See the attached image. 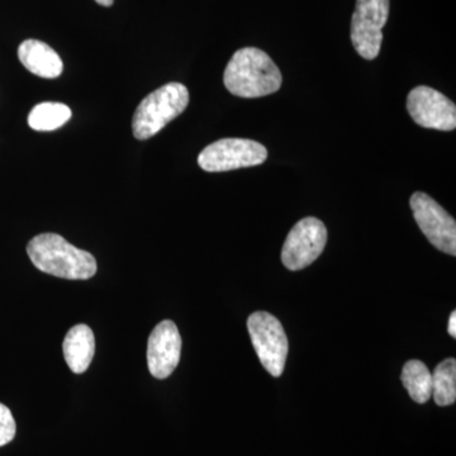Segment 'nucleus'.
Returning <instances> with one entry per match:
<instances>
[{"instance_id": "obj_5", "label": "nucleus", "mask_w": 456, "mask_h": 456, "mask_svg": "<svg viewBox=\"0 0 456 456\" xmlns=\"http://www.w3.org/2000/svg\"><path fill=\"white\" fill-rule=\"evenodd\" d=\"M268 150L246 139H222L211 143L198 156V164L208 173H224L265 163Z\"/></svg>"}, {"instance_id": "obj_16", "label": "nucleus", "mask_w": 456, "mask_h": 456, "mask_svg": "<svg viewBox=\"0 0 456 456\" xmlns=\"http://www.w3.org/2000/svg\"><path fill=\"white\" fill-rule=\"evenodd\" d=\"M16 421L11 410L0 403V446L7 445L16 436Z\"/></svg>"}, {"instance_id": "obj_10", "label": "nucleus", "mask_w": 456, "mask_h": 456, "mask_svg": "<svg viewBox=\"0 0 456 456\" xmlns=\"http://www.w3.org/2000/svg\"><path fill=\"white\" fill-rule=\"evenodd\" d=\"M182 354V338L178 327L165 320L152 330L147 342V365L156 379L170 377L178 367Z\"/></svg>"}, {"instance_id": "obj_15", "label": "nucleus", "mask_w": 456, "mask_h": 456, "mask_svg": "<svg viewBox=\"0 0 456 456\" xmlns=\"http://www.w3.org/2000/svg\"><path fill=\"white\" fill-rule=\"evenodd\" d=\"M70 118L71 110L66 104L46 102L33 108L28 116V125L35 131H55Z\"/></svg>"}, {"instance_id": "obj_12", "label": "nucleus", "mask_w": 456, "mask_h": 456, "mask_svg": "<svg viewBox=\"0 0 456 456\" xmlns=\"http://www.w3.org/2000/svg\"><path fill=\"white\" fill-rule=\"evenodd\" d=\"M66 364L75 374L88 370L95 354V338L92 329L86 325L71 327L62 342Z\"/></svg>"}, {"instance_id": "obj_9", "label": "nucleus", "mask_w": 456, "mask_h": 456, "mask_svg": "<svg viewBox=\"0 0 456 456\" xmlns=\"http://www.w3.org/2000/svg\"><path fill=\"white\" fill-rule=\"evenodd\" d=\"M407 110L421 127L437 131H452L456 127L454 102L430 86H416L407 97Z\"/></svg>"}, {"instance_id": "obj_6", "label": "nucleus", "mask_w": 456, "mask_h": 456, "mask_svg": "<svg viewBox=\"0 0 456 456\" xmlns=\"http://www.w3.org/2000/svg\"><path fill=\"white\" fill-rule=\"evenodd\" d=\"M389 16V0H356L351 20V42L362 59L374 60L379 55L383 27Z\"/></svg>"}, {"instance_id": "obj_4", "label": "nucleus", "mask_w": 456, "mask_h": 456, "mask_svg": "<svg viewBox=\"0 0 456 456\" xmlns=\"http://www.w3.org/2000/svg\"><path fill=\"white\" fill-rule=\"evenodd\" d=\"M248 330L263 367L273 377H281L289 345L278 318L268 312H255L248 317Z\"/></svg>"}, {"instance_id": "obj_17", "label": "nucleus", "mask_w": 456, "mask_h": 456, "mask_svg": "<svg viewBox=\"0 0 456 456\" xmlns=\"http://www.w3.org/2000/svg\"><path fill=\"white\" fill-rule=\"evenodd\" d=\"M449 335L452 336V338H456V312H452L450 314L449 318V326H448Z\"/></svg>"}, {"instance_id": "obj_13", "label": "nucleus", "mask_w": 456, "mask_h": 456, "mask_svg": "<svg viewBox=\"0 0 456 456\" xmlns=\"http://www.w3.org/2000/svg\"><path fill=\"white\" fill-rule=\"evenodd\" d=\"M402 383L408 395L417 403H426L432 395V375L419 360H410L404 364L401 375Z\"/></svg>"}, {"instance_id": "obj_7", "label": "nucleus", "mask_w": 456, "mask_h": 456, "mask_svg": "<svg viewBox=\"0 0 456 456\" xmlns=\"http://www.w3.org/2000/svg\"><path fill=\"white\" fill-rule=\"evenodd\" d=\"M326 244L327 228L323 222L314 217L303 218L288 233L281 261L292 272L307 268L321 256Z\"/></svg>"}, {"instance_id": "obj_11", "label": "nucleus", "mask_w": 456, "mask_h": 456, "mask_svg": "<svg viewBox=\"0 0 456 456\" xmlns=\"http://www.w3.org/2000/svg\"><path fill=\"white\" fill-rule=\"evenodd\" d=\"M18 57L29 73L44 79H56L64 70V64L59 53L42 41L22 42L18 49Z\"/></svg>"}, {"instance_id": "obj_1", "label": "nucleus", "mask_w": 456, "mask_h": 456, "mask_svg": "<svg viewBox=\"0 0 456 456\" xmlns=\"http://www.w3.org/2000/svg\"><path fill=\"white\" fill-rule=\"evenodd\" d=\"M224 83L231 94L261 98L274 94L283 83L281 70L268 53L256 47L237 50L224 70Z\"/></svg>"}, {"instance_id": "obj_18", "label": "nucleus", "mask_w": 456, "mask_h": 456, "mask_svg": "<svg viewBox=\"0 0 456 456\" xmlns=\"http://www.w3.org/2000/svg\"><path fill=\"white\" fill-rule=\"evenodd\" d=\"M98 4L103 5V7H110L113 4L114 0H95Z\"/></svg>"}, {"instance_id": "obj_8", "label": "nucleus", "mask_w": 456, "mask_h": 456, "mask_svg": "<svg viewBox=\"0 0 456 456\" xmlns=\"http://www.w3.org/2000/svg\"><path fill=\"white\" fill-rule=\"evenodd\" d=\"M413 217L435 248L443 253L456 255V222L436 200L422 191H416L410 200Z\"/></svg>"}, {"instance_id": "obj_14", "label": "nucleus", "mask_w": 456, "mask_h": 456, "mask_svg": "<svg viewBox=\"0 0 456 456\" xmlns=\"http://www.w3.org/2000/svg\"><path fill=\"white\" fill-rule=\"evenodd\" d=\"M432 397L437 406H452L456 401V360H444L432 374Z\"/></svg>"}, {"instance_id": "obj_2", "label": "nucleus", "mask_w": 456, "mask_h": 456, "mask_svg": "<svg viewBox=\"0 0 456 456\" xmlns=\"http://www.w3.org/2000/svg\"><path fill=\"white\" fill-rule=\"evenodd\" d=\"M33 265L46 274L69 281H86L97 273V260L57 233H41L27 245Z\"/></svg>"}, {"instance_id": "obj_3", "label": "nucleus", "mask_w": 456, "mask_h": 456, "mask_svg": "<svg viewBox=\"0 0 456 456\" xmlns=\"http://www.w3.org/2000/svg\"><path fill=\"white\" fill-rule=\"evenodd\" d=\"M188 104L189 92L184 84L169 83L154 90L142 99L134 114V136L140 141L151 139L184 112Z\"/></svg>"}]
</instances>
